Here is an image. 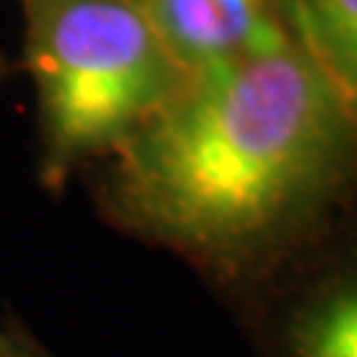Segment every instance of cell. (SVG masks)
Returning <instances> with one entry per match:
<instances>
[{
  "mask_svg": "<svg viewBox=\"0 0 357 357\" xmlns=\"http://www.w3.org/2000/svg\"><path fill=\"white\" fill-rule=\"evenodd\" d=\"M96 215L173 253L232 316L357 220V98L283 48L194 72L81 176Z\"/></svg>",
  "mask_w": 357,
  "mask_h": 357,
  "instance_id": "obj_1",
  "label": "cell"
},
{
  "mask_svg": "<svg viewBox=\"0 0 357 357\" xmlns=\"http://www.w3.org/2000/svg\"><path fill=\"white\" fill-rule=\"evenodd\" d=\"M9 75H15V66H13V60H9L3 51H0V86L9 81Z\"/></svg>",
  "mask_w": 357,
  "mask_h": 357,
  "instance_id": "obj_7",
  "label": "cell"
},
{
  "mask_svg": "<svg viewBox=\"0 0 357 357\" xmlns=\"http://www.w3.org/2000/svg\"><path fill=\"white\" fill-rule=\"evenodd\" d=\"M236 319L253 357H357V220L274 274Z\"/></svg>",
  "mask_w": 357,
  "mask_h": 357,
  "instance_id": "obj_3",
  "label": "cell"
},
{
  "mask_svg": "<svg viewBox=\"0 0 357 357\" xmlns=\"http://www.w3.org/2000/svg\"><path fill=\"white\" fill-rule=\"evenodd\" d=\"M295 42L357 98V0H280Z\"/></svg>",
  "mask_w": 357,
  "mask_h": 357,
  "instance_id": "obj_5",
  "label": "cell"
},
{
  "mask_svg": "<svg viewBox=\"0 0 357 357\" xmlns=\"http://www.w3.org/2000/svg\"><path fill=\"white\" fill-rule=\"evenodd\" d=\"M33 86L36 178L66 194L185 84L134 0H15Z\"/></svg>",
  "mask_w": 357,
  "mask_h": 357,
  "instance_id": "obj_2",
  "label": "cell"
},
{
  "mask_svg": "<svg viewBox=\"0 0 357 357\" xmlns=\"http://www.w3.org/2000/svg\"><path fill=\"white\" fill-rule=\"evenodd\" d=\"M185 75L295 42L280 0H134Z\"/></svg>",
  "mask_w": 357,
  "mask_h": 357,
  "instance_id": "obj_4",
  "label": "cell"
},
{
  "mask_svg": "<svg viewBox=\"0 0 357 357\" xmlns=\"http://www.w3.org/2000/svg\"><path fill=\"white\" fill-rule=\"evenodd\" d=\"M0 357H57L15 316H0Z\"/></svg>",
  "mask_w": 357,
  "mask_h": 357,
  "instance_id": "obj_6",
  "label": "cell"
}]
</instances>
